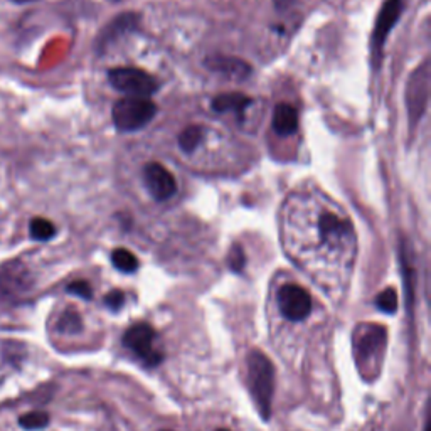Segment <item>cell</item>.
Instances as JSON below:
<instances>
[{"label": "cell", "instance_id": "1", "mask_svg": "<svg viewBox=\"0 0 431 431\" xmlns=\"http://www.w3.org/2000/svg\"><path fill=\"white\" fill-rule=\"evenodd\" d=\"M248 364V388L263 420H270L275 391V367L261 350L253 349L246 359Z\"/></svg>", "mask_w": 431, "mask_h": 431}, {"label": "cell", "instance_id": "2", "mask_svg": "<svg viewBox=\"0 0 431 431\" xmlns=\"http://www.w3.org/2000/svg\"><path fill=\"white\" fill-rule=\"evenodd\" d=\"M157 107L148 98H122L113 107V123L118 131H135L153 120Z\"/></svg>", "mask_w": 431, "mask_h": 431}, {"label": "cell", "instance_id": "3", "mask_svg": "<svg viewBox=\"0 0 431 431\" xmlns=\"http://www.w3.org/2000/svg\"><path fill=\"white\" fill-rule=\"evenodd\" d=\"M110 85L129 98H148L157 93L158 83L152 74L137 68H117L108 73Z\"/></svg>", "mask_w": 431, "mask_h": 431}, {"label": "cell", "instance_id": "4", "mask_svg": "<svg viewBox=\"0 0 431 431\" xmlns=\"http://www.w3.org/2000/svg\"><path fill=\"white\" fill-rule=\"evenodd\" d=\"M354 349L359 364H364L366 367L372 366V362L379 360L384 354L386 329L374 324L360 325L355 332Z\"/></svg>", "mask_w": 431, "mask_h": 431}, {"label": "cell", "instance_id": "5", "mask_svg": "<svg viewBox=\"0 0 431 431\" xmlns=\"http://www.w3.org/2000/svg\"><path fill=\"white\" fill-rule=\"evenodd\" d=\"M281 315L290 322H302L312 312V298L305 288L297 283H287L276 295Z\"/></svg>", "mask_w": 431, "mask_h": 431}, {"label": "cell", "instance_id": "6", "mask_svg": "<svg viewBox=\"0 0 431 431\" xmlns=\"http://www.w3.org/2000/svg\"><path fill=\"white\" fill-rule=\"evenodd\" d=\"M157 333L148 324H135L126 329L123 344L135 353L147 366H157L162 360V354L155 350Z\"/></svg>", "mask_w": 431, "mask_h": 431}, {"label": "cell", "instance_id": "7", "mask_svg": "<svg viewBox=\"0 0 431 431\" xmlns=\"http://www.w3.org/2000/svg\"><path fill=\"white\" fill-rule=\"evenodd\" d=\"M428 86H430L428 63H425L418 71L413 73L406 91V107H408V113H410L411 126L420 120L421 115H423L426 103H428Z\"/></svg>", "mask_w": 431, "mask_h": 431}, {"label": "cell", "instance_id": "8", "mask_svg": "<svg viewBox=\"0 0 431 431\" xmlns=\"http://www.w3.org/2000/svg\"><path fill=\"white\" fill-rule=\"evenodd\" d=\"M401 11H403L401 0H386L384 6H382L379 16H377L376 28L372 30L371 49H372L374 63L381 59V51L386 42V37H388L391 29H393L396 22H398L399 16H401Z\"/></svg>", "mask_w": 431, "mask_h": 431}, {"label": "cell", "instance_id": "9", "mask_svg": "<svg viewBox=\"0 0 431 431\" xmlns=\"http://www.w3.org/2000/svg\"><path fill=\"white\" fill-rule=\"evenodd\" d=\"M143 182L155 201H167L177 192V182L174 175L157 162H150L143 167Z\"/></svg>", "mask_w": 431, "mask_h": 431}, {"label": "cell", "instance_id": "10", "mask_svg": "<svg viewBox=\"0 0 431 431\" xmlns=\"http://www.w3.org/2000/svg\"><path fill=\"white\" fill-rule=\"evenodd\" d=\"M206 66L214 73H221L231 79H244L252 73V68L244 61L228 56H213L206 59Z\"/></svg>", "mask_w": 431, "mask_h": 431}, {"label": "cell", "instance_id": "11", "mask_svg": "<svg viewBox=\"0 0 431 431\" xmlns=\"http://www.w3.org/2000/svg\"><path fill=\"white\" fill-rule=\"evenodd\" d=\"M273 130L281 137H290L298 130V113L292 105L280 103L273 112Z\"/></svg>", "mask_w": 431, "mask_h": 431}, {"label": "cell", "instance_id": "12", "mask_svg": "<svg viewBox=\"0 0 431 431\" xmlns=\"http://www.w3.org/2000/svg\"><path fill=\"white\" fill-rule=\"evenodd\" d=\"M252 98L241 93H223L213 100V110L218 113H236L237 117H243L246 108L252 105Z\"/></svg>", "mask_w": 431, "mask_h": 431}, {"label": "cell", "instance_id": "13", "mask_svg": "<svg viewBox=\"0 0 431 431\" xmlns=\"http://www.w3.org/2000/svg\"><path fill=\"white\" fill-rule=\"evenodd\" d=\"M319 228L320 232H322V237L327 243H338L349 232V226L331 213H325L320 218Z\"/></svg>", "mask_w": 431, "mask_h": 431}, {"label": "cell", "instance_id": "14", "mask_svg": "<svg viewBox=\"0 0 431 431\" xmlns=\"http://www.w3.org/2000/svg\"><path fill=\"white\" fill-rule=\"evenodd\" d=\"M112 263L122 273H134L138 268V259L135 258L134 253H130L125 248H118L112 253Z\"/></svg>", "mask_w": 431, "mask_h": 431}, {"label": "cell", "instance_id": "15", "mask_svg": "<svg viewBox=\"0 0 431 431\" xmlns=\"http://www.w3.org/2000/svg\"><path fill=\"white\" fill-rule=\"evenodd\" d=\"M202 137H204V130H202V126L197 125L187 126V129L179 135V147L187 153L194 152L202 142Z\"/></svg>", "mask_w": 431, "mask_h": 431}, {"label": "cell", "instance_id": "16", "mask_svg": "<svg viewBox=\"0 0 431 431\" xmlns=\"http://www.w3.org/2000/svg\"><path fill=\"white\" fill-rule=\"evenodd\" d=\"M81 329H83V320H81V317H79L78 312L66 310L64 314L59 317V320H58L59 332L73 336V333H78Z\"/></svg>", "mask_w": 431, "mask_h": 431}, {"label": "cell", "instance_id": "17", "mask_svg": "<svg viewBox=\"0 0 431 431\" xmlns=\"http://www.w3.org/2000/svg\"><path fill=\"white\" fill-rule=\"evenodd\" d=\"M51 418L47 413L44 411H33V413H25V415H22L19 418V425L24 430H42L46 428L47 425H49Z\"/></svg>", "mask_w": 431, "mask_h": 431}, {"label": "cell", "instance_id": "18", "mask_svg": "<svg viewBox=\"0 0 431 431\" xmlns=\"http://www.w3.org/2000/svg\"><path fill=\"white\" fill-rule=\"evenodd\" d=\"M30 236L37 241H47L56 235V228L52 226L51 221L44 218H36L30 221Z\"/></svg>", "mask_w": 431, "mask_h": 431}, {"label": "cell", "instance_id": "19", "mask_svg": "<svg viewBox=\"0 0 431 431\" xmlns=\"http://www.w3.org/2000/svg\"><path fill=\"white\" fill-rule=\"evenodd\" d=\"M376 305L377 309L384 314H396L398 310V293H396L394 288H386L377 295L376 298Z\"/></svg>", "mask_w": 431, "mask_h": 431}, {"label": "cell", "instance_id": "20", "mask_svg": "<svg viewBox=\"0 0 431 431\" xmlns=\"http://www.w3.org/2000/svg\"><path fill=\"white\" fill-rule=\"evenodd\" d=\"M244 263H246V258H244L243 248H241L240 244H235L231 248L230 256H228V265H230V268L235 271V273H240V271H243Z\"/></svg>", "mask_w": 431, "mask_h": 431}, {"label": "cell", "instance_id": "21", "mask_svg": "<svg viewBox=\"0 0 431 431\" xmlns=\"http://www.w3.org/2000/svg\"><path fill=\"white\" fill-rule=\"evenodd\" d=\"M68 292L76 295L79 298H83V300H90V298L93 297V290H91L90 283L85 280L73 281V283L68 287Z\"/></svg>", "mask_w": 431, "mask_h": 431}, {"label": "cell", "instance_id": "22", "mask_svg": "<svg viewBox=\"0 0 431 431\" xmlns=\"http://www.w3.org/2000/svg\"><path fill=\"white\" fill-rule=\"evenodd\" d=\"M105 305L112 312H118L125 305V293L120 292V290H112V292L105 297Z\"/></svg>", "mask_w": 431, "mask_h": 431}, {"label": "cell", "instance_id": "23", "mask_svg": "<svg viewBox=\"0 0 431 431\" xmlns=\"http://www.w3.org/2000/svg\"><path fill=\"white\" fill-rule=\"evenodd\" d=\"M16 2H20L22 4V2H30V0H16Z\"/></svg>", "mask_w": 431, "mask_h": 431}, {"label": "cell", "instance_id": "24", "mask_svg": "<svg viewBox=\"0 0 431 431\" xmlns=\"http://www.w3.org/2000/svg\"><path fill=\"white\" fill-rule=\"evenodd\" d=\"M218 431H230V430H218Z\"/></svg>", "mask_w": 431, "mask_h": 431}]
</instances>
